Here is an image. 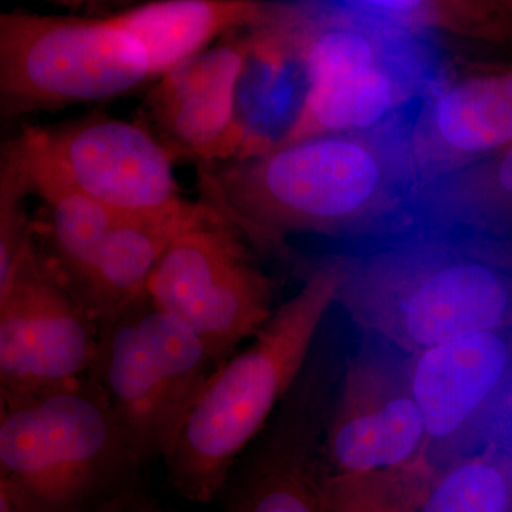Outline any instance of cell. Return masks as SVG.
<instances>
[{
  "label": "cell",
  "mask_w": 512,
  "mask_h": 512,
  "mask_svg": "<svg viewBox=\"0 0 512 512\" xmlns=\"http://www.w3.org/2000/svg\"><path fill=\"white\" fill-rule=\"evenodd\" d=\"M403 116L373 130L278 143L200 167L201 201L252 249L284 251L295 235L387 241L406 234L416 190Z\"/></svg>",
  "instance_id": "6da1fadb"
},
{
  "label": "cell",
  "mask_w": 512,
  "mask_h": 512,
  "mask_svg": "<svg viewBox=\"0 0 512 512\" xmlns=\"http://www.w3.org/2000/svg\"><path fill=\"white\" fill-rule=\"evenodd\" d=\"M335 258V305L366 338L404 355L512 325L511 269L450 235H403Z\"/></svg>",
  "instance_id": "7a4b0ae2"
},
{
  "label": "cell",
  "mask_w": 512,
  "mask_h": 512,
  "mask_svg": "<svg viewBox=\"0 0 512 512\" xmlns=\"http://www.w3.org/2000/svg\"><path fill=\"white\" fill-rule=\"evenodd\" d=\"M338 286L339 264L330 255L275 309L247 348L215 367L163 456L178 494L198 504L221 494L239 456L301 375Z\"/></svg>",
  "instance_id": "3957f363"
},
{
  "label": "cell",
  "mask_w": 512,
  "mask_h": 512,
  "mask_svg": "<svg viewBox=\"0 0 512 512\" xmlns=\"http://www.w3.org/2000/svg\"><path fill=\"white\" fill-rule=\"evenodd\" d=\"M144 461L87 375L9 399L0 426V484L33 512H90L136 487Z\"/></svg>",
  "instance_id": "277c9868"
},
{
  "label": "cell",
  "mask_w": 512,
  "mask_h": 512,
  "mask_svg": "<svg viewBox=\"0 0 512 512\" xmlns=\"http://www.w3.org/2000/svg\"><path fill=\"white\" fill-rule=\"evenodd\" d=\"M217 366L205 343L146 295L99 323L90 376L147 463L163 458Z\"/></svg>",
  "instance_id": "5b68a950"
},
{
  "label": "cell",
  "mask_w": 512,
  "mask_h": 512,
  "mask_svg": "<svg viewBox=\"0 0 512 512\" xmlns=\"http://www.w3.org/2000/svg\"><path fill=\"white\" fill-rule=\"evenodd\" d=\"M153 82L109 16L0 12V119L126 96Z\"/></svg>",
  "instance_id": "8992f818"
},
{
  "label": "cell",
  "mask_w": 512,
  "mask_h": 512,
  "mask_svg": "<svg viewBox=\"0 0 512 512\" xmlns=\"http://www.w3.org/2000/svg\"><path fill=\"white\" fill-rule=\"evenodd\" d=\"M147 298L184 323L218 365L274 313V282L254 249L211 208L171 242L150 276Z\"/></svg>",
  "instance_id": "52a82bcc"
},
{
  "label": "cell",
  "mask_w": 512,
  "mask_h": 512,
  "mask_svg": "<svg viewBox=\"0 0 512 512\" xmlns=\"http://www.w3.org/2000/svg\"><path fill=\"white\" fill-rule=\"evenodd\" d=\"M343 366L313 345L292 389L232 467L224 512H328L323 437Z\"/></svg>",
  "instance_id": "ba28073f"
},
{
  "label": "cell",
  "mask_w": 512,
  "mask_h": 512,
  "mask_svg": "<svg viewBox=\"0 0 512 512\" xmlns=\"http://www.w3.org/2000/svg\"><path fill=\"white\" fill-rule=\"evenodd\" d=\"M97 346L96 316L33 238L0 302V386L15 399L79 382Z\"/></svg>",
  "instance_id": "9c48e42d"
},
{
  "label": "cell",
  "mask_w": 512,
  "mask_h": 512,
  "mask_svg": "<svg viewBox=\"0 0 512 512\" xmlns=\"http://www.w3.org/2000/svg\"><path fill=\"white\" fill-rule=\"evenodd\" d=\"M23 128L32 168L56 175L114 214L158 210L183 198L173 154L143 124L96 114Z\"/></svg>",
  "instance_id": "30bf717a"
},
{
  "label": "cell",
  "mask_w": 512,
  "mask_h": 512,
  "mask_svg": "<svg viewBox=\"0 0 512 512\" xmlns=\"http://www.w3.org/2000/svg\"><path fill=\"white\" fill-rule=\"evenodd\" d=\"M343 366L323 437L326 477H348L429 460L426 420L407 355L367 338Z\"/></svg>",
  "instance_id": "8fae6325"
},
{
  "label": "cell",
  "mask_w": 512,
  "mask_h": 512,
  "mask_svg": "<svg viewBox=\"0 0 512 512\" xmlns=\"http://www.w3.org/2000/svg\"><path fill=\"white\" fill-rule=\"evenodd\" d=\"M403 124L417 187L497 153L512 141V60L441 70Z\"/></svg>",
  "instance_id": "7c38bea8"
},
{
  "label": "cell",
  "mask_w": 512,
  "mask_h": 512,
  "mask_svg": "<svg viewBox=\"0 0 512 512\" xmlns=\"http://www.w3.org/2000/svg\"><path fill=\"white\" fill-rule=\"evenodd\" d=\"M252 52L249 30L234 33L154 80L148 114L175 160L204 167L245 157L239 96Z\"/></svg>",
  "instance_id": "4fadbf2b"
},
{
  "label": "cell",
  "mask_w": 512,
  "mask_h": 512,
  "mask_svg": "<svg viewBox=\"0 0 512 512\" xmlns=\"http://www.w3.org/2000/svg\"><path fill=\"white\" fill-rule=\"evenodd\" d=\"M410 384L440 468L464 456L512 383V325L407 356Z\"/></svg>",
  "instance_id": "5bb4252c"
},
{
  "label": "cell",
  "mask_w": 512,
  "mask_h": 512,
  "mask_svg": "<svg viewBox=\"0 0 512 512\" xmlns=\"http://www.w3.org/2000/svg\"><path fill=\"white\" fill-rule=\"evenodd\" d=\"M441 70L434 57L380 64L309 84L295 119L278 143L384 126L414 106Z\"/></svg>",
  "instance_id": "9a60e30c"
},
{
  "label": "cell",
  "mask_w": 512,
  "mask_h": 512,
  "mask_svg": "<svg viewBox=\"0 0 512 512\" xmlns=\"http://www.w3.org/2000/svg\"><path fill=\"white\" fill-rule=\"evenodd\" d=\"M210 210L201 200L183 197L158 210L117 215L77 293L97 322L144 298L150 276L171 242Z\"/></svg>",
  "instance_id": "2e32d148"
},
{
  "label": "cell",
  "mask_w": 512,
  "mask_h": 512,
  "mask_svg": "<svg viewBox=\"0 0 512 512\" xmlns=\"http://www.w3.org/2000/svg\"><path fill=\"white\" fill-rule=\"evenodd\" d=\"M271 0H147L109 15L151 79L234 33L261 25Z\"/></svg>",
  "instance_id": "e0dca14e"
},
{
  "label": "cell",
  "mask_w": 512,
  "mask_h": 512,
  "mask_svg": "<svg viewBox=\"0 0 512 512\" xmlns=\"http://www.w3.org/2000/svg\"><path fill=\"white\" fill-rule=\"evenodd\" d=\"M407 235L512 231V141L477 163L420 185L406 210Z\"/></svg>",
  "instance_id": "ac0fdd59"
},
{
  "label": "cell",
  "mask_w": 512,
  "mask_h": 512,
  "mask_svg": "<svg viewBox=\"0 0 512 512\" xmlns=\"http://www.w3.org/2000/svg\"><path fill=\"white\" fill-rule=\"evenodd\" d=\"M30 173L33 195L40 200L39 210L33 215L37 248L77 295L119 214L56 175L35 170L32 165Z\"/></svg>",
  "instance_id": "d6986e66"
},
{
  "label": "cell",
  "mask_w": 512,
  "mask_h": 512,
  "mask_svg": "<svg viewBox=\"0 0 512 512\" xmlns=\"http://www.w3.org/2000/svg\"><path fill=\"white\" fill-rule=\"evenodd\" d=\"M384 25L436 42L457 40L512 56V20L485 0H332Z\"/></svg>",
  "instance_id": "ffe728a7"
},
{
  "label": "cell",
  "mask_w": 512,
  "mask_h": 512,
  "mask_svg": "<svg viewBox=\"0 0 512 512\" xmlns=\"http://www.w3.org/2000/svg\"><path fill=\"white\" fill-rule=\"evenodd\" d=\"M417 512H512V453L491 447L437 468Z\"/></svg>",
  "instance_id": "44dd1931"
},
{
  "label": "cell",
  "mask_w": 512,
  "mask_h": 512,
  "mask_svg": "<svg viewBox=\"0 0 512 512\" xmlns=\"http://www.w3.org/2000/svg\"><path fill=\"white\" fill-rule=\"evenodd\" d=\"M30 195L33 185L25 128L0 134V302L35 238Z\"/></svg>",
  "instance_id": "7402d4cb"
},
{
  "label": "cell",
  "mask_w": 512,
  "mask_h": 512,
  "mask_svg": "<svg viewBox=\"0 0 512 512\" xmlns=\"http://www.w3.org/2000/svg\"><path fill=\"white\" fill-rule=\"evenodd\" d=\"M437 468L430 460L348 477H325L328 512H417Z\"/></svg>",
  "instance_id": "603a6c76"
},
{
  "label": "cell",
  "mask_w": 512,
  "mask_h": 512,
  "mask_svg": "<svg viewBox=\"0 0 512 512\" xmlns=\"http://www.w3.org/2000/svg\"><path fill=\"white\" fill-rule=\"evenodd\" d=\"M40 2L59 6L77 15L109 16L147 0H40Z\"/></svg>",
  "instance_id": "cb8c5ba5"
},
{
  "label": "cell",
  "mask_w": 512,
  "mask_h": 512,
  "mask_svg": "<svg viewBox=\"0 0 512 512\" xmlns=\"http://www.w3.org/2000/svg\"><path fill=\"white\" fill-rule=\"evenodd\" d=\"M90 512H163L151 498L138 490L137 485L114 495Z\"/></svg>",
  "instance_id": "d4e9b609"
},
{
  "label": "cell",
  "mask_w": 512,
  "mask_h": 512,
  "mask_svg": "<svg viewBox=\"0 0 512 512\" xmlns=\"http://www.w3.org/2000/svg\"><path fill=\"white\" fill-rule=\"evenodd\" d=\"M474 251L488 261L512 271V239H483L474 241Z\"/></svg>",
  "instance_id": "484cf974"
},
{
  "label": "cell",
  "mask_w": 512,
  "mask_h": 512,
  "mask_svg": "<svg viewBox=\"0 0 512 512\" xmlns=\"http://www.w3.org/2000/svg\"><path fill=\"white\" fill-rule=\"evenodd\" d=\"M0 512H33L28 505L9 491L5 485L0 484Z\"/></svg>",
  "instance_id": "4316f807"
},
{
  "label": "cell",
  "mask_w": 512,
  "mask_h": 512,
  "mask_svg": "<svg viewBox=\"0 0 512 512\" xmlns=\"http://www.w3.org/2000/svg\"><path fill=\"white\" fill-rule=\"evenodd\" d=\"M485 2L490 3L498 12L512 20V0H485Z\"/></svg>",
  "instance_id": "83f0119b"
},
{
  "label": "cell",
  "mask_w": 512,
  "mask_h": 512,
  "mask_svg": "<svg viewBox=\"0 0 512 512\" xmlns=\"http://www.w3.org/2000/svg\"><path fill=\"white\" fill-rule=\"evenodd\" d=\"M9 410V396L6 390L0 386V426H2L3 420H5L6 414Z\"/></svg>",
  "instance_id": "f1b7e54d"
}]
</instances>
